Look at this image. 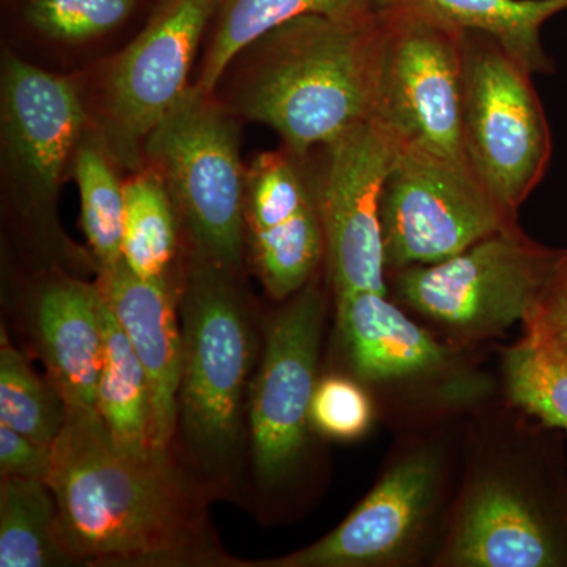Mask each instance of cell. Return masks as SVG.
I'll list each match as a JSON object with an SVG mask.
<instances>
[{
  "mask_svg": "<svg viewBox=\"0 0 567 567\" xmlns=\"http://www.w3.org/2000/svg\"><path fill=\"white\" fill-rule=\"evenodd\" d=\"M550 341H554L563 352L567 353V323L558 331L557 334L554 336V338L550 339Z\"/></svg>",
  "mask_w": 567,
  "mask_h": 567,
  "instance_id": "obj_31",
  "label": "cell"
},
{
  "mask_svg": "<svg viewBox=\"0 0 567 567\" xmlns=\"http://www.w3.org/2000/svg\"><path fill=\"white\" fill-rule=\"evenodd\" d=\"M245 219L252 262L262 281L300 286L324 257V235L306 159L259 153L246 171Z\"/></svg>",
  "mask_w": 567,
  "mask_h": 567,
  "instance_id": "obj_16",
  "label": "cell"
},
{
  "mask_svg": "<svg viewBox=\"0 0 567 567\" xmlns=\"http://www.w3.org/2000/svg\"><path fill=\"white\" fill-rule=\"evenodd\" d=\"M95 409L112 439L123 450L140 454L155 450L152 443L151 383L107 305L104 306V358L96 385Z\"/></svg>",
  "mask_w": 567,
  "mask_h": 567,
  "instance_id": "obj_21",
  "label": "cell"
},
{
  "mask_svg": "<svg viewBox=\"0 0 567 567\" xmlns=\"http://www.w3.org/2000/svg\"><path fill=\"white\" fill-rule=\"evenodd\" d=\"M48 486L58 502L59 543L92 566H215L203 496L169 451L130 453L95 406H69L51 450Z\"/></svg>",
  "mask_w": 567,
  "mask_h": 567,
  "instance_id": "obj_1",
  "label": "cell"
},
{
  "mask_svg": "<svg viewBox=\"0 0 567 567\" xmlns=\"http://www.w3.org/2000/svg\"><path fill=\"white\" fill-rule=\"evenodd\" d=\"M386 275L434 265L517 224L472 166L399 145L380 200Z\"/></svg>",
  "mask_w": 567,
  "mask_h": 567,
  "instance_id": "obj_11",
  "label": "cell"
},
{
  "mask_svg": "<svg viewBox=\"0 0 567 567\" xmlns=\"http://www.w3.org/2000/svg\"><path fill=\"white\" fill-rule=\"evenodd\" d=\"M96 286L151 383L153 447L169 451L178 425L183 352L169 279L140 278L122 259L100 268Z\"/></svg>",
  "mask_w": 567,
  "mask_h": 567,
  "instance_id": "obj_17",
  "label": "cell"
},
{
  "mask_svg": "<svg viewBox=\"0 0 567 567\" xmlns=\"http://www.w3.org/2000/svg\"><path fill=\"white\" fill-rule=\"evenodd\" d=\"M99 133L89 126L73 156V174L81 197V223L100 268L122 260L125 189Z\"/></svg>",
  "mask_w": 567,
  "mask_h": 567,
  "instance_id": "obj_24",
  "label": "cell"
},
{
  "mask_svg": "<svg viewBox=\"0 0 567 567\" xmlns=\"http://www.w3.org/2000/svg\"><path fill=\"white\" fill-rule=\"evenodd\" d=\"M377 43V9L361 18H295L246 50L235 106L308 158L374 114Z\"/></svg>",
  "mask_w": 567,
  "mask_h": 567,
  "instance_id": "obj_3",
  "label": "cell"
},
{
  "mask_svg": "<svg viewBox=\"0 0 567 567\" xmlns=\"http://www.w3.org/2000/svg\"><path fill=\"white\" fill-rule=\"evenodd\" d=\"M122 259L144 279L167 278L177 254L178 219L173 199L155 169L144 164L123 183Z\"/></svg>",
  "mask_w": 567,
  "mask_h": 567,
  "instance_id": "obj_23",
  "label": "cell"
},
{
  "mask_svg": "<svg viewBox=\"0 0 567 567\" xmlns=\"http://www.w3.org/2000/svg\"><path fill=\"white\" fill-rule=\"evenodd\" d=\"M69 415L51 380L41 379L20 350L2 338L0 347V424L52 447Z\"/></svg>",
  "mask_w": 567,
  "mask_h": 567,
  "instance_id": "obj_26",
  "label": "cell"
},
{
  "mask_svg": "<svg viewBox=\"0 0 567 567\" xmlns=\"http://www.w3.org/2000/svg\"><path fill=\"white\" fill-rule=\"evenodd\" d=\"M3 167L14 204L41 240L59 249L63 174L89 128L76 87L65 78L6 55L0 81Z\"/></svg>",
  "mask_w": 567,
  "mask_h": 567,
  "instance_id": "obj_12",
  "label": "cell"
},
{
  "mask_svg": "<svg viewBox=\"0 0 567 567\" xmlns=\"http://www.w3.org/2000/svg\"><path fill=\"white\" fill-rule=\"evenodd\" d=\"M399 142L374 117L319 148L311 173L334 298L388 293L380 200Z\"/></svg>",
  "mask_w": 567,
  "mask_h": 567,
  "instance_id": "obj_15",
  "label": "cell"
},
{
  "mask_svg": "<svg viewBox=\"0 0 567 567\" xmlns=\"http://www.w3.org/2000/svg\"><path fill=\"white\" fill-rule=\"evenodd\" d=\"M213 13L215 0H162L112 62L93 130L117 167L144 166L145 141L192 85L189 73Z\"/></svg>",
  "mask_w": 567,
  "mask_h": 567,
  "instance_id": "obj_13",
  "label": "cell"
},
{
  "mask_svg": "<svg viewBox=\"0 0 567 567\" xmlns=\"http://www.w3.org/2000/svg\"><path fill=\"white\" fill-rule=\"evenodd\" d=\"M327 308L317 271L267 324L248 404L254 470L265 486L286 483L303 462Z\"/></svg>",
  "mask_w": 567,
  "mask_h": 567,
  "instance_id": "obj_14",
  "label": "cell"
},
{
  "mask_svg": "<svg viewBox=\"0 0 567 567\" xmlns=\"http://www.w3.org/2000/svg\"><path fill=\"white\" fill-rule=\"evenodd\" d=\"M551 427L511 417L466 432L436 567H567V470Z\"/></svg>",
  "mask_w": 567,
  "mask_h": 567,
  "instance_id": "obj_2",
  "label": "cell"
},
{
  "mask_svg": "<svg viewBox=\"0 0 567 567\" xmlns=\"http://www.w3.org/2000/svg\"><path fill=\"white\" fill-rule=\"evenodd\" d=\"M377 11L372 117L399 145L470 164L462 132L464 31L413 10Z\"/></svg>",
  "mask_w": 567,
  "mask_h": 567,
  "instance_id": "obj_9",
  "label": "cell"
},
{
  "mask_svg": "<svg viewBox=\"0 0 567 567\" xmlns=\"http://www.w3.org/2000/svg\"><path fill=\"white\" fill-rule=\"evenodd\" d=\"M375 7L413 10L458 31L484 33L536 74L551 71L540 32L567 10V0H375Z\"/></svg>",
  "mask_w": 567,
  "mask_h": 567,
  "instance_id": "obj_19",
  "label": "cell"
},
{
  "mask_svg": "<svg viewBox=\"0 0 567 567\" xmlns=\"http://www.w3.org/2000/svg\"><path fill=\"white\" fill-rule=\"evenodd\" d=\"M454 445L447 434L417 436L388 462L375 486L339 527L311 546L260 567L434 565L453 505Z\"/></svg>",
  "mask_w": 567,
  "mask_h": 567,
  "instance_id": "obj_5",
  "label": "cell"
},
{
  "mask_svg": "<svg viewBox=\"0 0 567 567\" xmlns=\"http://www.w3.org/2000/svg\"><path fill=\"white\" fill-rule=\"evenodd\" d=\"M137 0H28L25 20L48 39L84 43L114 31L132 14Z\"/></svg>",
  "mask_w": 567,
  "mask_h": 567,
  "instance_id": "obj_27",
  "label": "cell"
},
{
  "mask_svg": "<svg viewBox=\"0 0 567 567\" xmlns=\"http://www.w3.org/2000/svg\"><path fill=\"white\" fill-rule=\"evenodd\" d=\"M142 155L163 178L193 252L235 274L244 259L246 171L234 118L213 93L189 85Z\"/></svg>",
  "mask_w": 567,
  "mask_h": 567,
  "instance_id": "obj_8",
  "label": "cell"
},
{
  "mask_svg": "<svg viewBox=\"0 0 567 567\" xmlns=\"http://www.w3.org/2000/svg\"><path fill=\"white\" fill-rule=\"evenodd\" d=\"M104 306L96 282L69 276L40 284L29 306L37 352L69 406H95L104 358Z\"/></svg>",
  "mask_w": 567,
  "mask_h": 567,
  "instance_id": "obj_18",
  "label": "cell"
},
{
  "mask_svg": "<svg viewBox=\"0 0 567 567\" xmlns=\"http://www.w3.org/2000/svg\"><path fill=\"white\" fill-rule=\"evenodd\" d=\"M375 9V0H215L212 39L196 85L215 93L241 52L295 18L312 13L361 18Z\"/></svg>",
  "mask_w": 567,
  "mask_h": 567,
  "instance_id": "obj_20",
  "label": "cell"
},
{
  "mask_svg": "<svg viewBox=\"0 0 567 567\" xmlns=\"http://www.w3.org/2000/svg\"><path fill=\"white\" fill-rule=\"evenodd\" d=\"M499 371L507 404L567 432V353L554 341L522 338L503 350Z\"/></svg>",
  "mask_w": 567,
  "mask_h": 567,
  "instance_id": "obj_25",
  "label": "cell"
},
{
  "mask_svg": "<svg viewBox=\"0 0 567 567\" xmlns=\"http://www.w3.org/2000/svg\"><path fill=\"white\" fill-rule=\"evenodd\" d=\"M73 565L58 537V502L44 481L2 477L0 566Z\"/></svg>",
  "mask_w": 567,
  "mask_h": 567,
  "instance_id": "obj_22",
  "label": "cell"
},
{
  "mask_svg": "<svg viewBox=\"0 0 567 567\" xmlns=\"http://www.w3.org/2000/svg\"><path fill=\"white\" fill-rule=\"evenodd\" d=\"M533 73L491 37L464 32L462 132L477 178L513 218L551 158L546 112Z\"/></svg>",
  "mask_w": 567,
  "mask_h": 567,
  "instance_id": "obj_10",
  "label": "cell"
},
{
  "mask_svg": "<svg viewBox=\"0 0 567 567\" xmlns=\"http://www.w3.org/2000/svg\"><path fill=\"white\" fill-rule=\"evenodd\" d=\"M52 447L41 446L29 436L0 424V473L2 477H24L47 483Z\"/></svg>",
  "mask_w": 567,
  "mask_h": 567,
  "instance_id": "obj_30",
  "label": "cell"
},
{
  "mask_svg": "<svg viewBox=\"0 0 567 567\" xmlns=\"http://www.w3.org/2000/svg\"><path fill=\"white\" fill-rule=\"evenodd\" d=\"M559 254L514 224L443 262L390 271L388 293L436 336L470 349L525 323Z\"/></svg>",
  "mask_w": 567,
  "mask_h": 567,
  "instance_id": "obj_4",
  "label": "cell"
},
{
  "mask_svg": "<svg viewBox=\"0 0 567 567\" xmlns=\"http://www.w3.org/2000/svg\"><path fill=\"white\" fill-rule=\"evenodd\" d=\"M334 305L354 379L382 394L388 406L440 420L481 410L494 394V380L468 349L417 323L390 293H350Z\"/></svg>",
  "mask_w": 567,
  "mask_h": 567,
  "instance_id": "obj_6",
  "label": "cell"
},
{
  "mask_svg": "<svg viewBox=\"0 0 567 567\" xmlns=\"http://www.w3.org/2000/svg\"><path fill=\"white\" fill-rule=\"evenodd\" d=\"M234 275L193 252L183 289L178 425L200 464L215 472L237 453L254 361L251 324Z\"/></svg>",
  "mask_w": 567,
  "mask_h": 567,
  "instance_id": "obj_7",
  "label": "cell"
},
{
  "mask_svg": "<svg viewBox=\"0 0 567 567\" xmlns=\"http://www.w3.org/2000/svg\"><path fill=\"white\" fill-rule=\"evenodd\" d=\"M375 402L358 379L328 375L317 382L311 424L328 439L350 442L368 434L375 421Z\"/></svg>",
  "mask_w": 567,
  "mask_h": 567,
  "instance_id": "obj_28",
  "label": "cell"
},
{
  "mask_svg": "<svg viewBox=\"0 0 567 567\" xmlns=\"http://www.w3.org/2000/svg\"><path fill=\"white\" fill-rule=\"evenodd\" d=\"M567 323V251L559 254L554 274L536 308L524 323V339L550 341Z\"/></svg>",
  "mask_w": 567,
  "mask_h": 567,
  "instance_id": "obj_29",
  "label": "cell"
}]
</instances>
